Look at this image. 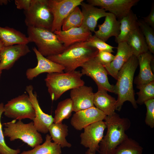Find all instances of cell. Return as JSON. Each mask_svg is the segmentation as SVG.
I'll list each match as a JSON object with an SVG mask.
<instances>
[{
	"label": "cell",
	"mask_w": 154,
	"mask_h": 154,
	"mask_svg": "<svg viewBox=\"0 0 154 154\" xmlns=\"http://www.w3.org/2000/svg\"><path fill=\"white\" fill-rule=\"evenodd\" d=\"M138 65L137 57L133 55L118 72L113 93L117 95L116 110L120 111L124 103L130 102L135 109L137 108L133 86L134 75Z\"/></svg>",
	"instance_id": "6da1fadb"
},
{
	"label": "cell",
	"mask_w": 154,
	"mask_h": 154,
	"mask_svg": "<svg viewBox=\"0 0 154 154\" xmlns=\"http://www.w3.org/2000/svg\"><path fill=\"white\" fill-rule=\"evenodd\" d=\"M106 133L99 145V152L100 154H113L116 148L128 137L125 133L130 126L129 120L121 118L115 112L106 116L104 120Z\"/></svg>",
	"instance_id": "7a4b0ae2"
},
{
	"label": "cell",
	"mask_w": 154,
	"mask_h": 154,
	"mask_svg": "<svg viewBox=\"0 0 154 154\" xmlns=\"http://www.w3.org/2000/svg\"><path fill=\"white\" fill-rule=\"evenodd\" d=\"M98 50L87 46L86 42H77L66 48L61 53L46 57L64 68L65 72H72L95 57Z\"/></svg>",
	"instance_id": "3957f363"
},
{
	"label": "cell",
	"mask_w": 154,
	"mask_h": 154,
	"mask_svg": "<svg viewBox=\"0 0 154 154\" xmlns=\"http://www.w3.org/2000/svg\"><path fill=\"white\" fill-rule=\"evenodd\" d=\"M79 71L47 74L44 79L52 100L56 101L66 91L84 85Z\"/></svg>",
	"instance_id": "277c9868"
},
{
	"label": "cell",
	"mask_w": 154,
	"mask_h": 154,
	"mask_svg": "<svg viewBox=\"0 0 154 154\" xmlns=\"http://www.w3.org/2000/svg\"><path fill=\"white\" fill-rule=\"evenodd\" d=\"M27 34L29 42L34 43L39 52L45 57L60 54L66 48L50 30L28 27Z\"/></svg>",
	"instance_id": "5b68a950"
},
{
	"label": "cell",
	"mask_w": 154,
	"mask_h": 154,
	"mask_svg": "<svg viewBox=\"0 0 154 154\" xmlns=\"http://www.w3.org/2000/svg\"><path fill=\"white\" fill-rule=\"evenodd\" d=\"M16 120L4 123V137H9L11 141L20 139L32 148L42 143V135L37 130L33 122L25 123L21 120L16 122Z\"/></svg>",
	"instance_id": "8992f818"
},
{
	"label": "cell",
	"mask_w": 154,
	"mask_h": 154,
	"mask_svg": "<svg viewBox=\"0 0 154 154\" xmlns=\"http://www.w3.org/2000/svg\"><path fill=\"white\" fill-rule=\"evenodd\" d=\"M24 13L25 22L27 27L51 31L53 18L48 0H32L30 7L24 11Z\"/></svg>",
	"instance_id": "52a82bcc"
},
{
	"label": "cell",
	"mask_w": 154,
	"mask_h": 154,
	"mask_svg": "<svg viewBox=\"0 0 154 154\" xmlns=\"http://www.w3.org/2000/svg\"><path fill=\"white\" fill-rule=\"evenodd\" d=\"M3 113L6 117L18 120L25 119L33 120L35 117L34 108L26 94L8 101L4 105Z\"/></svg>",
	"instance_id": "ba28073f"
},
{
	"label": "cell",
	"mask_w": 154,
	"mask_h": 154,
	"mask_svg": "<svg viewBox=\"0 0 154 154\" xmlns=\"http://www.w3.org/2000/svg\"><path fill=\"white\" fill-rule=\"evenodd\" d=\"M83 0H48L49 7L53 16L51 31L61 30L63 22L76 7L80 5Z\"/></svg>",
	"instance_id": "9c48e42d"
},
{
	"label": "cell",
	"mask_w": 154,
	"mask_h": 154,
	"mask_svg": "<svg viewBox=\"0 0 154 154\" xmlns=\"http://www.w3.org/2000/svg\"><path fill=\"white\" fill-rule=\"evenodd\" d=\"M81 72L92 78L98 87L103 88L107 92H114V86L109 82L107 72L104 67L95 57L86 62L81 67Z\"/></svg>",
	"instance_id": "30bf717a"
},
{
	"label": "cell",
	"mask_w": 154,
	"mask_h": 154,
	"mask_svg": "<svg viewBox=\"0 0 154 154\" xmlns=\"http://www.w3.org/2000/svg\"><path fill=\"white\" fill-rule=\"evenodd\" d=\"M106 128L105 122L103 121L95 122L85 127L80 135V144L94 153L99 152L100 143Z\"/></svg>",
	"instance_id": "8fae6325"
},
{
	"label": "cell",
	"mask_w": 154,
	"mask_h": 154,
	"mask_svg": "<svg viewBox=\"0 0 154 154\" xmlns=\"http://www.w3.org/2000/svg\"><path fill=\"white\" fill-rule=\"evenodd\" d=\"M139 0H88V3L98 6L114 15L119 21L126 16Z\"/></svg>",
	"instance_id": "7c38bea8"
},
{
	"label": "cell",
	"mask_w": 154,
	"mask_h": 154,
	"mask_svg": "<svg viewBox=\"0 0 154 154\" xmlns=\"http://www.w3.org/2000/svg\"><path fill=\"white\" fill-rule=\"evenodd\" d=\"M33 90L31 85L27 86L25 88L35 111V117L33 120L34 125L39 133H46L48 132L49 127L54 122V118L51 115L42 111L39 104L37 93L33 92Z\"/></svg>",
	"instance_id": "4fadbf2b"
},
{
	"label": "cell",
	"mask_w": 154,
	"mask_h": 154,
	"mask_svg": "<svg viewBox=\"0 0 154 154\" xmlns=\"http://www.w3.org/2000/svg\"><path fill=\"white\" fill-rule=\"evenodd\" d=\"M106 116L95 106L81 110L73 115L71 125L76 129L81 130L95 122L104 120Z\"/></svg>",
	"instance_id": "5bb4252c"
},
{
	"label": "cell",
	"mask_w": 154,
	"mask_h": 154,
	"mask_svg": "<svg viewBox=\"0 0 154 154\" xmlns=\"http://www.w3.org/2000/svg\"><path fill=\"white\" fill-rule=\"evenodd\" d=\"M33 50L36 55L37 61L36 66L28 69L26 72L27 78L32 80L41 74L47 73H62L64 68L61 65L54 62L42 56L34 47Z\"/></svg>",
	"instance_id": "9a60e30c"
},
{
	"label": "cell",
	"mask_w": 154,
	"mask_h": 154,
	"mask_svg": "<svg viewBox=\"0 0 154 154\" xmlns=\"http://www.w3.org/2000/svg\"><path fill=\"white\" fill-rule=\"evenodd\" d=\"M30 52L27 44L4 46L0 52V71L10 69L19 58Z\"/></svg>",
	"instance_id": "2e32d148"
},
{
	"label": "cell",
	"mask_w": 154,
	"mask_h": 154,
	"mask_svg": "<svg viewBox=\"0 0 154 154\" xmlns=\"http://www.w3.org/2000/svg\"><path fill=\"white\" fill-rule=\"evenodd\" d=\"M70 99L73 105V110L75 112L94 106V93L92 88L84 85L71 90Z\"/></svg>",
	"instance_id": "e0dca14e"
},
{
	"label": "cell",
	"mask_w": 154,
	"mask_h": 154,
	"mask_svg": "<svg viewBox=\"0 0 154 154\" xmlns=\"http://www.w3.org/2000/svg\"><path fill=\"white\" fill-rule=\"evenodd\" d=\"M54 32L66 48L77 42H86L92 35V32L82 26Z\"/></svg>",
	"instance_id": "ac0fdd59"
},
{
	"label": "cell",
	"mask_w": 154,
	"mask_h": 154,
	"mask_svg": "<svg viewBox=\"0 0 154 154\" xmlns=\"http://www.w3.org/2000/svg\"><path fill=\"white\" fill-rule=\"evenodd\" d=\"M133 55L132 51L126 42L118 43L114 59L108 66L104 67L108 74L117 80L118 72Z\"/></svg>",
	"instance_id": "d6986e66"
},
{
	"label": "cell",
	"mask_w": 154,
	"mask_h": 154,
	"mask_svg": "<svg viewBox=\"0 0 154 154\" xmlns=\"http://www.w3.org/2000/svg\"><path fill=\"white\" fill-rule=\"evenodd\" d=\"M151 53L149 51L137 57L139 71L134 81L137 86L154 81V75L151 68L154 64V57Z\"/></svg>",
	"instance_id": "ffe728a7"
},
{
	"label": "cell",
	"mask_w": 154,
	"mask_h": 154,
	"mask_svg": "<svg viewBox=\"0 0 154 154\" xmlns=\"http://www.w3.org/2000/svg\"><path fill=\"white\" fill-rule=\"evenodd\" d=\"M80 5L83 17L81 26L91 32H94L98 20L105 17L108 13L102 8H98L83 1Z\"/></svg>",
	"instance_id": "44dd1931"
},
{
	"label": "cell",
	"mask_w": 154,
	"mask_h": 154,
	"mask_svg": "<svg viewBox=\"0 0 154 154\" xmlns=\"http://www.w3.org/2000/svg\"><path fill=\"white\" fill-rule=\"evenodd\" d=\"M104 22L98 25V29L94 32L95 35L105 42L112 37H117L120 33V23L113 14L108 12Z\"/></svg>",
	"instance_id": "7402d4cb"
},
{
	"label": "cell",
	"mask_w": 154,
	"mask_h": 154,
	"mask_svg": "<svg viewBox=\"0 0 154 154\" xmlns=\"http://www.w3.org/2000/svg\"><path fill=\"white\" fill-rule=\"evenodd\" d=\"M98 91L94 93V106L102 112L106 116L114 113L117 100L109 95L106 90L98 87Z\"/></svg>",
	"instance_id": "603a6c76"
},
{
	"label": "cell",
	"mask_w": 154,
	"mask_h": 154,
	"mask_svg": "<svg viewBox=\"0 0 154 154\" xmlns=\"http://www.w3.org/2000/svg\"><path fill=\"white\" fill-rule=\"evenodd\" d=\"M138 21L136 15L132 10L128 15L120 20V33L115 38L116 42L118 44L126 42L132 33L139 27Z\"/></svg>",
	"instance_id": "cb8c5ba5"
},
{
	"label": "cell",
	"mask_w": 154,
	"mask_h": 154,
	"mask_svg": "<svg viewBox=\"0 0 154 154\" xmlns=\"http://www.w3.org/2000/svg\"><path fill=\"white\" fill-rule=\"evenodd\" d=\"M0 40L4 46L19 44H27L30 42L28 37L25 34L8 27L0 26Z\"/></svg>",
	"instance_id": "d4e9b609"
},
{
	"label": "cell",
	"mask_w": 154,
	"mask_h": 154,
	"mask_svg": "<svg viewBox=\"0 0 154 154\" xmlns=\"http://www.w3.org/2000/svg\"><path fill=\"white\" fill-rule=\"evenodd\" d=\"M68 126L62 123H53L48 128L52 140L61 148H70L72 146L71 144L68 142L66 139L68 135Z\"/></svg>",
	"instance_id": "484cf974"
},
{
	"label": "cell",
	"mask_w": 154,
	"mask_h": 154,
	"mask_svg": "<svg viewBox=\"0 0 154 154\" xmlns=\"http://www.w3.org/2000/svg\"><path fill=\"white\" fill-rule=\"evenodd\" d=\"M126 42L131 48L133 55L137 57L149 51L145 38L139 27L132 33Z\"/></svg>",
	"instance_id": "4316f807"
},
{
	"label": "cell",
	"mask_w": 154,
	"mask_h": 154,
	"mask_svg": "<svg viewBox=\"0 0 154 154\" xmlns=\"http://www.w3.org/2000/svg\"><path fill=\"white\" fill-rule=\"evenodd\" d=\"M51 138L47 134L44 142L31 150L24 151L20 154H61V147L58 144L51 141Z\"/></svg>",
	"instance_id": "83f0119b"
},
{
	"label": "cell",
	"mask_w": 154,
	"mask_h": 154,
	"mask_svg": "<svg viewBox=\"0 0 154 154\" xmlns=\"http://www.w3.org/2000/svg\"><path fill=\"white\" fill-rule=\"evenodd\" d=\"M73 111L72 103L70 98L60 102L55 111L53 123H62L64 119H68L71 116Z\"/></svg>",
	"instance_id": "f1b7e54d"
},
{
	"label": "cell",
	"mask_w": 154,
	"mask_h": 154,
	"mask_svg": "<svg viewBox=\"0 0 154 154\" xmlns=\"http://www.w3.org/2000/svg\"><path fill=\"white\" fill-rule=\"evenodd\" d=\"M83 17L82 11L78 6L75 7L64 20L62 27V31L82 26Z\"/></svg>",
	"instance_id": "f546056e"
},
{
	"label": "cell",
	"mask_w": 154,
	"mask_h": 154,
	"mask_svg": "<svg viewBox=\"0 0 154 154\" xmlns=\"http://www.w3.org/2000/svg\"><path fill=\"white\" fill-rule=\"evenodd\" d=\"M143 149L137 142L128 137L116 148L113 154H142Z\"/></svg>",
	"instance_id": "4dcf8cb0"
},
{
	"label": "cell",
	"mask_w": 154,
	"mask_h": 154,
	"mask_svg": "<svg viewBox=\"0 0 154 154\" xmlns=\"http://www.w3.org/2000/svg\"><path fill=\"white\" fill-rule=\"evenodd\" d=\"M139 92L137 93L138 98L136 102L142 105L146 101L154 99V81L137 86Z\"/></svg>",
	"instance_id": "1f68e13d"
},
{
	"label": "cell",
	"mask_w": 154,
	"mask_h": 154,
	"mask_svg": "<svg viewBox=\"0 0 154 154\" xmlns=\"http://www.w3.org/2000/svg\"><path fill=\"white\" fill-rule=\"evenodd\" d=\"M139 28L143 34L147 45L149 51L154 53V29L146 24L143 20L138 21Z\"/></svg>",
	"instance_id": "d6a6232c"
},
{
	"label": "cell",
	"mask_w": 154,
	"mask_h": 154,
	"mask_svg": "<svg viewBox=\"0 0 154 154\" xmlns=\"http://www.w3.org/2000/svg\"><path fill=\"white\" fill-rule=\"evenodd\" d=\"M85 42L87 46L95 48L98 51H106L111 53L114 52L113 49L114 47L106 43L94 35H92Z\"/></svg>",
	"instance_id": "836d02e7"
},
{
	"label": "cell",
	"mask_w": 154,
	"mask_h": 154,
	"mask_svg": "<svg viewBox=\"0 0 154 154\" xmlns=\"http://www.w3.org/2000/svg\"><path fill=\"white\" fill-rule=\"evenodd\" d=\"M4 104L2 102L0 103V154H19L21 152L19 149H13L9 147L5 142L2 125L1 122V117L3 113Z\"/></svg>",
	"instance_id": "e575fe53"
},
{
	"label": "cell",
	"mask_w": 154,
	"mask_h": 154,
	"mask_svg": "<svg viewBox=\"0 0 154 154\" xmlns=\"http://www.w3.org/2000/svg\"><path fill=\"white\" fill-rule=\"evenodd\" d=\"M144 104L147 108L145 123L151 128H153L154 127V99L145 102Z\"/></svg>",
	"instance_id": "d590c367"
},
{
	"label": "cell",
	"mask_w": 154,
	"mask_h": 154,
	"mask_svg": "<svg viewBox=\"0 0 154 154\" xmlns=\"http://www.w3.org/2000/svg\"><path fill=\"white\" fill-rule=\"evenodd\" d=\"M115 57L111 53L104 51H98L95 57L98 62L104 67L108 66Z\"/></svg>",
	"instance_id": "8d00e7d4"
},
{
	"label": "cell",
	"mask_w": 154,
	"mask_h": 154,
	"mask_svg": "<svg viewBox=\"0 0 154 154\" xmlns=\"http://www.w3.org/2000/svg\"><path fill=\"white\" fill-rule=\"evenodd\" d=\"M143 21L147 25L154 29V3H152L151 11L146 17H142Z\"/></svg>",
	"instance_id": "74e56055"
},
{
	"label": "cell",
	"mask_w": 154,
	"mask_h": 154,
	"mask_svg": "<svg viewBox=\"0 0 154 154\" xmlns=\"http://www.w3.org/2000/svg\"><path fill=\"white\" fill-rule=\"evenodd\" d=\"M32 0H15V3L17 8L26 11L30 6Z\"/></svg>",
	"instance_id": "f35d334b"
},
{
	"label": "cell",
	"mask_w": 154,
	"mask_h": 154,
	"mask_svg": "<svg viewBox=\"0 0 154 154\" xmlns=\"http://www.w3.org/2000/svg\"><path fill=\"white\" fill-rule=\"evenodd\" d=\"M8 2V1L7 0H0V5H6Z\"/></svg>",
	"instance_id": "ab89813d"
},
{
	"label": "cell",
	"mask_w": 154,
	"mask_h": 154,
	"mask_svg": "<svg viewBox=\"0 0 154 154\" xmlns=\"http://www.w3.org/2000/svg\"><path fill=\"white\" fill-rule=\"evenodd\" d=\"M85 154H95V153L92 152L89 150L88 149L85 152Z\"/></svg>",
	"instance_id": "60d3db41"
},
{
	"label": "cell",
	"mask_w": 154,
	"mask_h": 154,
	"mask_svg": "<svg viewBox=\"0 0 154 154\" xmlns=\"http://www.w3.org/2000/svg\"><path fill=\"white\" fill-rule=\"evenodd\" d=\"M3 46L4 45L3 44L0 40V52Z\"/></svg>",
	"instance_id": "b9f144b4"
},
{
	"label": "cell",
	"mask_w": 154,
	"mask_h": 154,
	"mask_svg": "<svg viewBox=\"0 0 154 154\" xmlns=\"http://www.w3.org/2000/svg\"><path fill=\"white\" fill-rule=\"evenodd\" d=\"M1 73H2V72L1 71H0V77L1 76Z\"/></svg>",
	"instance_id": "7bdbcfd3"
},
{
	"label": "cell",
	"mask_w": 154,
	"mask_h": 154,
	"mask_svg": "<svg viewBox=\"0 0 154 154\" xmlns=\"http://www.w3.org/2000/svg\"><path fill=\"white\" fill-rule=\"evenodd\" d=\"M0 62H1V59H0Z\"/></svg>",
	"instance_id": "ee69618b"
}]
</instances>
